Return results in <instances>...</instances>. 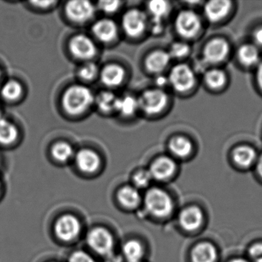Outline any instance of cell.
Instances as JSON below:
<instances>
[{
	"mask_svg": "<svg viewBox=\"0 0 262 262\" xmlns=\"http://www.w3.org/2000/svg\"><path fill=\"white\" fill-rule=\"evenodd\" d=\"M117 199L122 206L127 209H134L142 202L139 190L134 186H124L117 193Z\"/></svg>",
	"mask_w": 262,
	"mask_h": 262,
	"instance_id": "d6986e66",
	"label": "cell"
},
{
	"mask_svg": "<svg viewBox=\"0 0 262 262\" xmlns=\"http://www.w3.org/2000/svg\"><path fill=\"white\" fill-rule=\"evenodd\" d=\"M98 73V67L93 62L85 64L79 70V76L84 80H92Z\"/></svg>",
	"mask_w": 262,
	"mask_h": 262,
	"instance_id": "e575fe53",
	"label": "cell"
},
{
	"mask_svg": "<svg viewBox=\"0 0 262 262\" xmlns=\"http://www.w3.org/2000/svg\"><path fill=\"white\" fill-rule=\"evenodd\" d=\"M254 39L259 45H262V27L257 29L254 33Z\"/></svg>",
	"mask_w": 262,
	"mask_h": 262,
	"instance_id": "f35d334b",
	"label": "cell"
},
{
	"mask_svg": "<svg viewBox=\"0 0 262 262\" xmlns=\"http://www.w3.org/2000/svg\"><path fill=\"white\" fill-rule=\"evenodd\" d=\"M248 259L251 262H262V241L251 244L248 249Z\"/></svg>",
	"mask_w": 262,
	"mask_h": 262,
	"instance_id": "d6a6232c",
	"label": "cell"
},
{
	"mask_svg": "<svg viewBox=\"0 0 262 262\" xmlns=\"http://www.w3.org/2000/svg\"><path fill=\"white\" fill-rule=\"evenodd\" d=\"M0 79H1V72H0Z\"/></svg>",
	"mask_w": 262,
	"mask_h": 262,
	"instance_id": "7dc6e473",
	"label": "cell"
},
{
	"mask_svg": "<svg viewBox=\"0 0 262 262\" xmlns=\"http://www.w3.org/2000/svg\"><path fill=\"white\" fill-rule=\"evenodd\" d=\"M121 3L119 1H101L99 7L106 13H113L119 10Z\"/></svg>",
	"mask_w": 262,
	"mask_h": 262,
	"instance_id": "8d00e7d4",
	"label": "cell"
},
{
	"mask_svg": "<svg viewBox=\"0 0 262 262\" xmlns=\"http://www.w3.org/2000/svg\"><path fill=\"white\" fill-rule=\"evenodd\" d=\"M2 117V113H1V110H0V119H1Z\"/></svg>",
	"mask_w": 262,
	"mask_h": 262,
	"instance_id": "bcb514c9",
	"label": "cell"
},
{
	"mask_svg": "<svg viewBox=\"0 0 262 262\" xmlns=\"http://www.w3.org/2000/svg\"><path fill=\"white\" fill-rule=\"evenodd\" d=\"M192 148L191 141L183 136L173 138L169 142V149L174 156L179 158H185L189 156Z\"/></svg>",
	"mask_w": 262,
	"mask_h": 262,
	"instance_id": "cb8c5ba5",
	"label": "cell"
},
{
	"mask_svg": "<svg viewBox=\"0 0 262 262\" xmlns=\"http://www.w3.org/2000/svg\"><path fill=\"white\" fill-rule=\"evenodd\" d=\"M177 165L173 159L163 156L156 159L151 163L149 171L153 180L166 182L174 176Z\"/></svg>",
	"mask_w": 262,
	"mask_h": 262,
	"instance_id": "30bf717a",
	"label": "cell"
},
{
	"mask_svg": "<svg viewBox=\"0 0 262 262\" xmlns=\"http://www.w3.org/2000/svg\"><path fill=\"white\" fill-rule=\"evenodd\" d=\"M33 4L40 7H48L51 4H56V2L53 1H42V2H33Z\"/></svg>",
	"mask_w": 262,
	"mask_h": 262,
	"instance_id": "7bdbcfd3",
	"label": "cell"
},
{
	"mask_svg": "<svg viewBox=\"0 0 262 262\" xmlns=\"http://www.w3.org/2000/svg\"><path fill=\"white\" fill-rule=\"evenodd\" d=\"M119 98L110 93V92H102L98 95L96 99V105L101 111L104 113L116 111Z\"/></svg>",
	"mask_w": 262,
	"mask_h": 262,
	"instance_id": "d4e9b609",
	"label": "cell"
},
{
	"mask_svg": "<svg viewBox=\"0 0 262 262\" xmlns=\"http://www.w3.org/2000/svg\"><path fill=\"white\" fill-rule=\"evenodd\" d=\"M94 100L90 89L84 85H75L66 91L62 98V105L70 114L79 115L88 110Z\"/></svg>",
	"mask_w": 262,
	"mask_h": 262,
	"instance_id": "7a4b0ae2",
	"label": "cell"
},
{
	"mask_svg": "<svg viewBox=\"0 0 262 262\" xmlns=\"http://www.w3.org/2000/svg\"><path fill=\"white\" fill-rule=\"evenodd\" d=\"M70 49L75 56L80 59H90L96 53L94 42L83 35L74 36L70 41Z\"/></svg>",
	"mask_w": 262,
	"mask_h": 262,
	"instance_id": "5bb4252c",
	"label": "cell"
},
{
	"mask_svg": "<svg viewBox=\"0 0 262 262\" xmlns=\"http://www.w3.org/2000/svg\"><path fill=\"white\" fill-rule=\"evenodd\" d=\"M219 257V250L216 245L207 241L196 244L190 251L191 262H217Z\"/></svg>",
	"mask_w": 262,
	"mask_h": 262,
	"instance_id": "8fae6325",
	"label": "cell"
},
{
	"mask_svg": "<svg viewBox=\"0 0 262 262\" xmlns=\"http://www.w3.org/2000/svg\"><path fill=\"white\" fill-rule=\"evenodd\" d=\"M76 162L79 170L85 173H93L100 166V158L93 150H80L76 154Z\"/></svg>",
	"mask_w": 262,
	"mask_h": 262,
	"instance_id": "9a60e30c",
	"label": "cell"
},
{
	"mask_svg": "<svg viewBox=\"0 0 262 262\" xmlns=\"http://www.w3.org/2000/svg\"><path fill=\"white\" fill-rule=\"evenodd\" d=\"M93 33L98 39L104 42L113 41L117 36L116 24L111 19H104L98 21L93 27Z\"/></svg>",
	"mask_w": 262,
	"mask_h": 262,
	"instance_id": "ac0fdd59",
	"label": "cell"
},
{
	"mask_svg": "<svg viewBox=\"0 0 262 262\" xmlns=\"http://www.w3.org/2000/svg\"><path fill=\"white\" fill-rule=\"evenodd\" d=\"M82 225L79 219L73 214H67L60 216L54 225L56 237L63 242H72L79 237Z\"/></svg>",
	"mask_w": 262,
	"mask_h": 262,
	"instance_id": "5b68a950",
	"label": "cell"
},
{
	"mask_svg": "<svg viewBox=\"0 0 262 262\" xmlns=\"http://www.w3.org/2000/svg\"><path fill=\"white\" fill-rule=\"evenodd\" d=\"M18 131L16 127L10 121L0 119V143L9 145L16 140Z\"/></svg>",
	"mask_w": 262,
	"mask_h": 262,
	"instance_id": "484cf974",
	"label": "cell"
},
{
	"mask_svg": "<svg viewBox=\"0 0 262 262\" xmlns=\"http://www.w3.org/2000/svg\"><path fill=\"white\" fill-rule=\"evenodd\" d=\"M168 82H169V81H168V79L165 78V76H161L156 79V83H157L159 86H165V85H167Z\"/></svg>",
	"mask_w": 262,
	"mask_h": 262,
	"instance_id": "b9f144b4",
	"label": "cell"
},
{
	"mask_svg": "<svg viewBox=\"0 0 262 262\" xmlns=\"http://www.w3.org/2000/svg\"><path fill=\"white\" fill-rule=\"evenodd\" d=\"M139 108L148 115L160 113L168 103V96L162 90H147L139 99Z\"/></svg>",
	"mask_w": 262,
	"mask_h": 262,
	"instance_id": "8992f818",
	"label": "cell"
},
{
	"mask_svg": "<svg viewBox=\"0 0 262 262\" xmlns=\"http://www.w3.org/2000/svg\"><path fill=\"white\" fill-rule=\"evenodd\" d=\"M257 80L259 86L262 90V62L259 65L257 71Z\"/></svg>",
	"mask_w": 262,
	"mask_h": 262,
	"instance_id": "60d3db41",
	"label": "cell"
},
{
	"mask_svg": "<svg viewBox=\"0 0 262 262\" xmlns=\"http://www.w3.org/2000/svg\"><path fill=\"white\" fill-rule=\"evenodd\" d=\"M139 108V101L133 96H126L119 98L116 111L125 116H132Z\"/></svg>",
	"mask_w": 262,
	"mask_h": 262,
	"instance_id": "83f0119b",
	"label": "cell"
},
{
	"mask_svg": "<svg viewBox=\"0 0 262 262\" xmlns=\"http://www.w3.org/2000/svg\"><path fill=\"white\" fill-rule=\"evenodd\" d=\"M86 242L92 251L103 257L114 253V237L106 228L96 227L90 230Z\"/></svg>",
	"mask_w": 262,
	"mask_h": 262,
	"instance_id": "3957f363",
	"label": "cell"
},
{
	"mask_svg": "<svg viewBox=\"0 0 262 262\" xmlns=\"http://www.w3.org/2000/svg\"><path fill=\"white\" fill-rule=\"evenodd\" d=\"M233 159L237 166L247 168L254 164L256 160V152L249 146H239L233 151Z\"/></svg>",
	"mask_w": 262,
	"mask_h": 262,
	"instance_id": "603a6c76",
	"label": "cell"
},
{
	"mask_svg": "<svg viewBox=\"0 0 262 262\" xmlns=\"http://www.w3.org/2000/svg\"><path fill=\"white\" fill-rule=\"evenodd\" d=\"M146 27V16L143 12L132 10L122 17V28L128 36L137 37L140 36Z\"/></svg>",
	"mask_w": 262,
	"mask_h": 262,
	"instance_id": "9c48e42d",
	"label": "cell"
},
{
	"mask_svg": "<svg viewBox=\"0 0 262 262\" xmlns=\"http://www.w3.org/2000/svg\"><path fill=\"white\" fill-rule=\"evenodd\" d=\"M228 262H251L248 258L245 257H234V258L231 259Z\"/></svg>",
	"mask_w": 262,
	"mask_h": 262,
	"instance_id": "ee69618b",
	"label": "cell"
},
{
	"mask_svg": "<svg viewBox=\"0 0 262 262\" xmlns=\"http://www.w3.org/2000/svg\"><path fill=\"white\" fill-rule=\"evenodd\" d=\"M238 59L245 67H252L258 62V50L250 44L242 46L238 50Z\"/></svg>",
	"mask_w": 262,
	"mask_h": 262,
	"instance_id": "4316f807",
	"label": "cell"
},
{
	"mask_svg": "<svg viewBox=\"0 0 262 262\" xmlns=\"http://www.w3.org/2000/svg\"><path fill=\"white\" fill-rule=\"evenodd\" d=\"M3 193V185L2 182H1V181H0V197H1V195H2Z\"/></svg>",
	"mask_w": 262,
	"mask_h": 262,
	"instance_id": "f6af8a7d",
	"label": "cell"
},
{
	"mask_svg": "<svg viewBox=\"0 0 262 262\" xmlns=\"http://www.w3.org/2000/svg\"><path fill=\"white\" fill-rule=\"evenodd\" d=\"M205 82L213 89L220 88L226 82V75L221 70H211L207 72L205 76Z\"/></svg>",
	"mask_w": 262,
	"mask_h": 262,
	"instance_id": "f546056e",
	"label": "cell"
},
{
	"mask_svg": "<svg viewBox=\"0 0 262 262\" xmlns=\"http://www.w3.org/2000/svg\"><path fill=\"white\" fill-rule=\"evenodd\" d=\"M103 262H125V260L122 254H116L114 252L104 257Z\"/></svg>",
	"mask_w": 262,
	"mask_h": 262,
	"instance_id": "74e56055",
	"label": "cell"
},
{
	"mask_svg": "<svg viewBox=\"0 0 262 262\" xmlns=\"http://www.w3.org/2000/svg\"><path fill=\"white\" fill-rule=\"evenodd\" d=\"M231 10V2L228 0L210 1L205 7V13L208 20L217 23L225 18Z\"/></svg>",
	"mask_w": 262,
	"mask_h": 262,
	"instance_id": "e0dca14e",
	"label": "cell"
},
{
	"mask_svg": "<svg viewBox=\"0 0 262 262\" xmlns=\"http://www.w3.org/2000/svg\"><path fill=\"white\" fill-rule=\"evenodd\" d=\"M125 76V70L122 67L111 64L103 69L101 74V79L107 86L116 87L123 82Z\"/></svg>",
	"mask_w": 262,
	"mask_h": 262,
	"instance_id": "44dd1931",
	"label": "cell"
},
{
	"mask_svg": "<svg viewBox=\"0 0 262 262\" xmlns=\"http://www.w3.org/2000/svg\"><path fill=\"white\" fill-rule=\"evenodd\" d=\"M229 53V45L224 39L216 38L210 41L204 50V58L209 63L222 62Z\"/></svg>",
	"mask_w": 262,
	"mask_h": 262,
	"instance_id": "4fadbf2b",
	"label": "cell"
},
{
	"mask_svg": "<svg viewBox=\"0 0 262 262\" xmlns=\"http://www.w3.org/2000/svg\"><path fill=\"white\" fill-rule=\"evenodd\" d=\"M68 262H96V260L85 251H76L70 256Z\"/></svg>",
	"mask_w": 262,
	"mask_h": 262,
	"instance_id": "d590c367",
	"label": "cell"
},
{
	"mask_svg": "<svg viewBox=\"0 0 262 262\" xmlns=\"http://www.w3.org/2000/svg\"><path fill=\"white\" fill-rule=\"evenodd\" d=\"M152 180V177L148 170H139L133 174V186L139 190L143 189L148 188Z\"/></svg>",
	"mask_w": 262,
	"mask_h": 262,
	"instance_id": "1f68e13d",
	"label": "cell"
},
{
	"mask_svg": "<svg viewBox=\"0 0 262 262\" xmlns=\"http://www.w3.org/2000/svg\"><path fill=\"white\" fill-rule=\"evenodd\" d=\"M122 256L125 262H142L145 256V248L139 241H127L122 248Z\"/></svg>",
	"mask_w": 262,
	"mask_h": 262,
	"instance_id": "ffe728a7",
	"label": "cell"
},
{
	"mask_svg": "<svg viewBox=\"0 0 262 262\" xmlns=\"http://www.w3.org/2000/svg\"><path fill=\"white\" fill-rule=\"evenodd\" d=\"M74 151L70 144L67 142H58L52 148V155L56 160L61 162H67L73 157Z\"/></svg>",
	"mask_w": 262,
	"mask_h": 262,
	"instance_id": "f1b7e54d",
	"label": "cell"
},
{
	"mask_svg": "<svg viewBox=\"0 0 262 262\" xmlns=\"http://www.w3.org/2000/svg\"><path fill=\"white\" fill-rule=\"evenodd\" d=\"M145 209L156 219H168L174 211V202L169 193L160 188H149L144 197Z\"/></svg>",
	"mask_w": 262,
	"mask_h": 262,
	"instance_id": "6da1fadb",
	"label": "cell"
},
{
	"mask_svg": "<svg viewBox=\"0 0 262 262\" xmlns=\"http://www.w3.org/2000/svg\"><path fill=\"white\" fill-rule=\"evenodd\" d=\"M176 28L179 34L183 37H194L200 30V19L194 12L185 10L178 15Z\"/></svg>",
	"mask_w": 262,
	"mask_h": 262,
	"instance_id": "ba28073f",
	"label": "cell"
},
{
	"mask_svg": "<svg viewBox=\"0 0 262 262\" xmlns=\"http://www.w3.org/2000/svg\"><path fill=\"white\" fill-rule=\"evenodd\" d=\"M148 10L152 16V31L156 33L162 31V21L169 12V4L166 1L154 0L148 3Z\"/></svg>",
	"mask_w": 262,
	"mask_h": 262,
	"instance_id": "2e32d148",
	"label": "cell"
},
{
	"mask_svg": "<svg viewBox=\"0 0 262 262\" xmlns=\"http://www.w3.org/2000/svg\"><path fill=\"white\" fill-rule=\"evenodd\" d=\"M168 81L174 90L185 93L189 91L194 86L195 76L194 72L188 66L179 64L171 70Z\"/></svg>",
	"mask_w": 262,
	"mask_h": 262,
	"instance_id": "52a82bcc",
	"label": "cell"
},
{
	"mask_svg": "<svg viewBox=\"0 0 262 262\" xmlns=\"http://www.w3.org/2000/svg\"><path fill=\"white\" fill-rule=\"evenodd\" d=\"M142 262H144V261H142Z\"/></svg>",
	"mask_w": 262,
	"mask_h": 262,
	"instance_id": "c3c4849f",
	"label": "cell"
},
{
	"mask_svg": "<svg viewBox=\"0 0 262 262\" xmlns=\"http://www.w3.org/2000/svg\"><path fill=\"white\" fill-rule=\"evenodd\" d=\"M190 47L184 42H176L171 46V50H170L169 55L171 57L180 58L185 57L189 53Z\"/></svg>",
	"mask_w": 262,
	"mask_h": 262,
	"instance_id": "836d02e7",
	"label": "cell"
},
{
	"mask_svg": "<svg viewBox=\"0 0 262 262\" xmlns=\"http://www.w3.org/2000/svg\"><path fill=\"white\" fill-rule=\"evenodd\" d=\"M169 53L163 50L153 52L147 57L145 65L151 73H159L163 71L170 62Z\"/></svg>",
	"mask_w": 262,
	"mask_h": 262,
	"instance_id": "7402d4cb",
	"label": "cell"
},
{
	"mask_svg": "<svg viewBox=\"0 0 262 262\" xmlns=\"http://www.w3.org/2000/svg\"><path fill=\"white\" fill-rule=\"evenodd\" d=\"M23 89L19 82L10 80L4 84L1 90V95L7 100H16L20 97Z\"/></svg>",
	"mask_w": 262,
	"mask_h": 262,
	"instance_id": "4dcf8cb0",
	"label": "cell"
},
{
	"mask_svg": "<svg viewBox=\"0 0 262 262\" xmlns=\"http://www.w3.org/2000/svg\"><path fill=\"white\" fill-rule=\"evenodd\" d=\"M179 226L189 234L200 231L205 223V214L198 205L185 207L178 215Z\"/></svg>",
	"mask_w": 262,
	"mask_h": 262,
	"instance_id": "277c9868",
	"label": "cell"
},
{
	"mask_svg": "<svg viewBox=\"0 0 262 262\" xmlns=\"http://www.w3.org/2000/svg\"><path fill=\"white\" fill-rule=\"evenodd\" d=\"M256 168H257V172L260 179H262V154L259 156L257 159V163H256Z\"/></svg>",
	"mask_w": 262,
	"mask_h": 262,
	"instance_id": "ab89813d",
	"label": "cell"
},
{
	"mask_svg": "<svg viewBox=\"0 0 262 262\" xmlns=\"http://www.w3.org/2000/svg\"><path fill=\"white\" fill-rule=\"evenodd\" d=\"M67 16L77 23L90 20L95 14V7L89 1H70L67 4Z\"/></svg>",
	"mask_w": 262,
	"mask_h": 262,
	"instance_id": "7c38bea8",
	"label": "cell"
}]
</instances>
